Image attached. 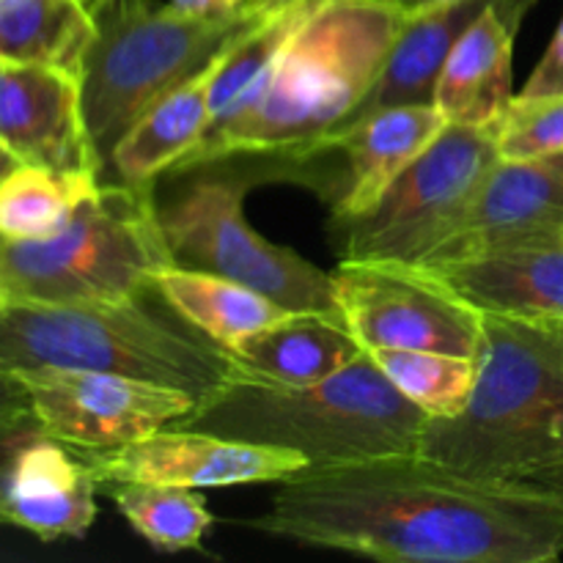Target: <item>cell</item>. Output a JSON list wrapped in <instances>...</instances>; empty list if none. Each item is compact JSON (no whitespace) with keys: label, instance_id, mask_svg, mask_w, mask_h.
I'll list each match as a JSON object with an SVG mask.
<instances>
[{"label":"cell","instance_id":"1","mask_svg":"<svg viewBox=\"0 0 563 563\" xmlns=\"http://www.w3.org/2000/svg\"><path fill=\"white\" fill-rule=\"evenodd\" d=\"M269 537L399 563H550L563 504L528 482H478L421 454L317 467L280 482L251 522Z\"/></svg>","mask_w":563,"mask_h":563},{"label":"cell","instance_id":"2","mask_svg":"<svg viewBox=\"0 0 563 563\" xmlns=\"http://www.w3.org/2000/svg\"><path fill=\"white\" fill-rule=\"evenodd\" d=\"M407 16L388 0H317L256 88L209 126L176 170L247 154L300 163L333 152L377 86Z\"/></svg>","mask_w":563,"mask_h":563},{"label":"cell","instance_id":"3","mask_svg":"<svg viewBox=\"0 0 563 563\" xmlns=\"http://www.w3.org/2000/svg\"><path fill=\"white\" fill-rule=\"evenodd\" d=\"M416 454L478 482H528L563 465V346L550 324L484 317L471 399L427 418Z\"/></svg>","mask_w":563,"mask_h":563},{"label":"cell","instance_id":"4","mask_svg":"<svg viewBox=\"0 0 563 563\" xmlns=\"http://www.w3.org/2000/svg\"><path fill=\"white\" fill-rule=\"evenodd\" d=\"M427 418L363 352L333 377L297 388L240 372L170 427L297 451L317 471L412 454Z\"/></svg>","mask_w":563,"mask_h":563},{"label":"cell","instance_id":"5","mask_svg":"<svg viewBox=\"0 0 563 563\" xmlns=\"http://www.w3.org/2000/svg\"><path fill=\"white\" fill-rule=\"evenodd\" d=\"M69 368L170 385L198 401L240 374L234 355L143 302L0 300V372Z\"/></svg>","mask_w":563,"mask_h":563},{"label":"cell","instance_id":"6","mask_svg":"<svg viewBox=\"0 0 563 563\" xmlns=\"http://www.w3.org/2000/svg\"><path fill=\"white\" fill-rule=\"evenodd\" d=\"M93 16L97 36L80 66V97L102 170L152 104L264 22L245 5L223 16H190L157 0H108Z\"/></svg>","mask_w":563,"mask_h":563},{"label":"cell","instance_id":"7","mask_svg":"<svg viewBox=\"0 0 563 563\" xmlns=\"http://www.w3.org/2000/svg\"><path fill=\"white\" fill-rule=\"evenodd\" d=\"M170 264L152 185L99 181L47 240H0V300H132Z\"/></svg>","mask_w":563,"mask_h":563},{"label":"cell","instance_id":"8","mask_svg":"<svg viewBox=\"0 0 563 563\" xmlns=\"http://www.w3.org/2000/svg\"><path fill=\"white\" fill-rule=\"evenodd\" d=\"M500 159L495 126L449 124L368 212L333 220L341 262H427L456 231Z\"/></svg>","mask_w":563,"mask_h":563},{"label":"cell","instance_id":"9","mask_svg":"<svg viewBox=\"0 0 563 563\" xmlns=\"http://www.w3.org/2000/svg\"><path fill=\"white\" fill-rule=\"evenodd\" d=\"M245 196L247 181L240 176L198 170L174 201L159 207L174 264L251 286L286 311L339 313L330 273L264 240L247 223Z\"/></svg>","mask_w":563,"mask_h":563},{"label":"cell","instance_id":"10","mask_svg":"<svg viewBox=\"0 0 563 563\" xmlns=\"http://www.w3.org/2000/svg\"><path fill=\"white\" fill-rule=\"evenodd\" d=\"M333 300L363 350H429L478 357L484 317L429 269L410 264L341 262L330 273Z\"/></svg>","mask_w":563,"mask_h":563},{"label":"cell","instance_id":"11","mask_svg":"<svg viewBox=\"0 0 563 563\" xmlns=\"http://www.w3.org/2000/svg\"><path fill=\"white\" fill-rule=\"evenodd\" d=\"M31 410L49 438L75 451H113L170 427L196 396L146 379L104 372L33 368L16 372Z\"/></svg>","mask_w":563,"mask_h":563},{"label":"cell","instance_id":"12","mask_svg":"<svg viewBox=\"0 0 563 563\" xmlns=\"http://www.w3.org/2000/svg\"><path fill=\"white\" fill-rule=\"evenodd\" d=\"M99 487L119 482L170 484V487H236L280 484L308 471L297 451L247 440L220 438L198 429L165 427L113 451H77Z\"/></svg>","mask_w":563,"mask_h":563},{"label":"cell","instance_id":"13","mask_svg":"<svg viewBox=\"0 0 563 563\" xmlns=\"http://www.w3.org/2000/svg\"><path fill=\"white\" fill-rule=\"evenodd\" d=\"M550 242H563V152L498 159L454 234L423 264Z\"/></svg>","mask_w":563,"mask_h":563},{"label":"cell","instance_id":"14","mask_svg":"<svg viewBox=\"0 0 563 563\" xmlns=\"http://www.w3.org/2000/svg\"><path fill=\"white\" fill-rule=\"evenodd\" d=\"M0 143L22 163L102 179L82 115L80 77L58 66L0 60Z\"/></svg>","mask_w":563,"mask_h":563},{"label":"cell","instance_id":"15","mask_svg":"<svg viewBox=\"0 0 563 563\" xmlns=\"http://www.w3.org/2000/svg\"><path fill=\"white\" fill-rule=\"evenodd\" d=\"M97 478L75 449L38 434L11 462L0 498V526L42 542L82 539L97 520Z\"/></svg>","mask_w":563,"mask_h":563},{"label":"cell","instance_id":"16","mask_svg":"<svg viewBox=\"0 0 563 563\" xmlns=\"http://www.w3.org/2000/svg\"><path fill=\"white\" fill-rule=\"evenodd\" d=\"M537 3L539 0H493L462 33L434 88V104L451 124H498L515 99V38Z\"/></svg>","mask_w":563,"mask_h":563},{"label":"cell","instance_id":"17","mask_svg":"<svg viewBox=\"0 0 563 563\" xmlns=\"http://www.w3.org/2000/svg\"><path fill=\"white\" fill-rule=\"evenodd\" d=\"M482 317L563 324V242L423 264Z\"/></svg>","mask_w":563,"mask_h":563},{"label":"cell","instance_id":"18","mask_svg":"<svg viewBox=\"0 0 563 563\" xmlns=\"http://www.w3.org/2000/svg\"><path fill=\"white\" fill-rule=\"evenodd\" d=\"M449 124L438 104L423 102L372 110L346 126L333 146L350 159V176L333 203V220L368 212Z\"/></svg>","mask_w":563,"mask_h":563},{"label":"cell","instance_id":"19","mask_svg":"<svg viewBox=\"0 0 563 563\" xmlns=\"http://www.w3.org/2000/svg\"><path fill=\"white\" fill-rule=\"evenodd\" d=\"M214 64L146 110L124 132L102 170V181L154 185L159 174L174 170L212 126Z\"/></svg>","mask_w":563,"mask_h":563},{"label":"cell","instance_id":"20","mask_svg":"<svg viewBox=\"0 0 563 563\" xmlns=\"http://www.w3.org/2000/svg\"><path fill=\"white\" fill-rule=\"evenodd\" d=\"M341 313H289L242 341L231 355L245 377L269 385H313L333 377L363 355Z\"/></svg>","mask_w":563,"mask_h":563},{"label":"cell","instance_id":"21","mask_svg":"<svg viewBox=\"0 0 563 563\" xmlns=\"http://www.w3.org/2000/svg\"><path fill=\"white\" fill-rule=\"evenodd\" d=\"M489 3L493 0H454V3L407 16L377 86L372 88L363 108L346 126H352L372 110L390 108V104L434 102V88H438V77L443 71L445 58L460 42L462 33L467 31V25Z\"/></svg>","mask_w":563,"mask_h":563},{"label":"cell","instance_id":"22","mask_svg":"<svg viewBox=\"0 0 563 563\" xmlns=\"http://www.w3.org/2000/svg\"><path fill=\"white\" fill-rule=\"evenodd\" d=\"M154 295L190 328L207 335L225 352H234L258 330L280 322L289 313L262 291L231 278L201 273V269L170 264L154 284Z\"/></svg>","mask_w":563,"mask_h":563},{"label":"cell","instance_id":"23","mask_svg":"<svg viewBox=\"0 0 563 563\" xmlns=\"http://www.w3.org/2000/svg\"><path fill=\"white\" fill-rule=\"evenodd\" d=\"M97 36L86 0H0V60L58 66L80 77Z\"/></svg>","mask_w":563,"mask_h":563},{"label":"cell","instance_id":"24","mask_svg":"<svg viewBox=\"0 0 563 563\" xmlns=\"http://www.w3.org/2000/svg\"><path fill=\"white\" fill-rule=\"evenodd\" d=\"M97 174H64L20 163L0 179V240H47L99 187Z\"/></svg>","mask_w":563,"mask_h":563},{"label":"cell","instance_id":"25","mask_svg":"<svg viewBox=\"0 0 563 563\" xmlns=\"http://www.w3.org/2000/svg\"><path fill=\"white\" fill-rule=\"evenodd\" d=\"M108 493L132 531L163 553H185V550L201 548L203 533L214 522L198 489L119 482L108 484Z\"/></svg>","mask_w":563,"mask_h":563},{"label":"cell","instance_id":"26","mask_svg":"<svg viewBox=\"0 0 563 563\" xmlns=\"http://www.w3.org/2000/svg\"><path fill=\"white\" fill-rule=\"evenodd\" d=\"M390 385L421 407L429 418H451L471 399L476 383V357L429 350H366Z\"/></svg>","mask_w":563,"mask_h":563},{"label":"cell","instance_id":"27","mask_svg":"<svg viewBox=\"0 0 563 563\" xmlns=\"http://www.w3.org/2000/svg\"><path fill=\"white\" fill-rule=\"evenodd\" d=\"M500 159H531L563 152V93L515 97L495 124Z\"/></svg>","mask_w":563,"mask_h":563},{"label":"cell","instance_id":"28","mask_svg":"<svg viewBox=\"0 0 563 563\" xmlns=\"http://www.w3.org/2000/svg\"><path fill=\"white\" fill-rule=\"evenodd\" d=\"M38 434H47V432L42 429V423H38L36 412L33 410L0 416V498H3L5 478H9L14 456L20 454L31 440H36Z\"/></svg>","mask_w":563,"mask_h":563},{"label":"cell","instance_id":"29","mask_svg":"<svg viewBox=\"0 0 563 563\" xmlns=\"http://www.w3.org/2000/svg\"><path fill=\"white\" fill-rule=\"evenodd\" d=\"M522 97H542V93H563V20L555 31L553 42L544 49L542 60L537 64V69L531 71V77L526 80L522 88Z\"/></svg>","mask_w":563,"mask_h":563},{"label":"cell","instance_id":"30","mask_svg":"<svg viewBox=\"0 0 563 563\" xmlns=\"http://www.w3.org/2000/svg\"><path fill=\"white\" fill-rule=\"evenodd\" d=\"M22 410H31V399H27L25 385H22V379L16 377V374L0 372V416Z\"/></svg>","mask_w":563,"mask_h":563},{"label":"cell","instance_id":"31","mask_svg":"<svg viewBox=\"0 0 563 563\" xmlns=\"http://www.w3.org/2000/svg\"><path fill=\"white\" fill-rule=\"evenodd\" d=\"M168 3L190 16H223L240 11L245 0H168Z\"/></svg>","mask_w":563,"mask_h":563},{"label":"cell","instance_id":"32","mask_svg":"<svg viewBox=\"0 0 563 563\" xmlns=\"http://www.w3.org/2000/svg\"><path fill=\"white\" fill-rule=\"evenodd\" d=\"M300 3H308V0H245V9L253 11V14H258L262 20H267V16L280 14V11H289Z\"/></svg>","mask_w":563,"mask_h":563},{"label":"cell","instance_id":"33","mask_svg":"<svg viewBox=\"0 0 563 563\" xmlns=\"http://www.w3.org/2000/svg\"><path fill=\"white\" fill-rule=\"evenodd\" d=\"M528 484H533V487L542 489V493H548L550 498H555L559 504H563V465L555 467V471L542 473V476L528 478Z\"/></svg>","mask_w":563,"mask_h":563},{"label":"cell","instance_id":"34","mask_svg":"<svg viewBox=\"0 0 563 563\" xmlns=\"http://www.w3.org/2000/svg\"><path fill=\"white\" fill-rule=\"evenodd\" d=\"M388 3H394L396 9H401L405 14H421V11H429V9H438V5H445V3H454V0H388Z\"/></svg>","mask_w":563,"mask_h":563},{"label":"cell","instance_id":"35","mask_svg":"<svg viewBox=\"0 0 563 563\" xmlns=\"http://www.w3.org/2000/svg\"><path fill=\"white\" fill-rule=\"evenodd\" d=\"M20 163H22V159L16 157V154L11 152L9 146H3V143H0V179H3L9 170H14Z\"/></svg>","mask_w":563,"mask_h":563},{"label":"cell","instance_id":"36","mask_svg":"<svg viewBox=\"0 0 563 563\" xmlns=\"http://www.w3.org/2000/svg\"><path fill=\"white\" fill-rule=\"evenodd\" d=\"M104 3H108V0H86V5H88V9H91V11L102 9V5H104Z\"/></svg>","mask_w":563,"mask_h":563},{"label":"cell","instance_id":"37","mask_svg":"<svg viewBox=\"0 0 563 563\" xmlns=\"http://www.w3.org/2000/svg\"><path fill=\"white\" fill-rule=\"evenodd\" d=\"M550 328L555 330V335H559V341H561V346H563V324H550Z\"/></svg>","mask_w":563,"mask_h":563}]
</instances>
